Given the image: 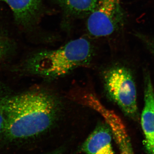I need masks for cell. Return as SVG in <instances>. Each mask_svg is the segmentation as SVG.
Here are the masks:
<instances>
[{
	"instance_id": "obj_1",
	"label": "cell",
	"mask_w": 154,
	"mask_h": 154,
	"mask_svg": "<svg viewBox=\"0 0 154 154\" xmlns=\"http://www.w3.org/2000/svg\"><path fill=\"white\" fill-rule=\"evenodd\" d=\"M60 106L55 96L43 90L7 95L2 143L17 142L44 133L55 123Z\"/></svg>"
},
{
	"instance_id": "obj_2",
	"label": "cell",
	"mask_w": 154,
	"mask_h": 154,
	"mask_svg": "<svg viewBox=\"0 0 154 154\" xmlns=\"http://www.w3.org/2000/svg\"><path fill=\"white\" fill-rule=\"evenodd\" d=\"M93 54L91 42L85 38H78L57 49L34 54L25 61L23 69L30 74L56 79L88 65Z\"/></svg>"
},
{
	"instance_id": "obj_3",
	"label": "cell",
	"mask_w": 154,
	"mask_h": 154,
	"mask_svg": "<svg viewBox=\"0 0 154 154\" xmlns=\"http://www.w3.org/2000/svg\"><path fill=\"white\" fill-rule=\"evenodd\" d=\"M107 94L125 114L134 120L139 119L137 95L132 74L126 68L116 66L106 72L104 77Z\"/></svg>"
},
{
	"instance_id": "obj_4",
	"label": "cell",
	"mask_w": 154,
	"mask_h": 154,
	"mask_svg": "<svg viewBox=\"0 0 154 154\" xmlns=\"http://www.w3.org/2000/svg\"><path fill=\"white\" fill-rule=\"evenodd\" d=\"M126 21L120 0H97L95 10L88 16L87 29L92 36L105 37L123 28Z\"/></svg>"
},
{
	"instance_id": "obj_5",
	"label": "cell",
	"mask_w": 154,
	"mask_h": 154,
	"mask_svg": "<svg viewBox=\"0 0 154 154\" xmlns=\"http://www.w3.org/2000/svg\"><path fill=\"white\" fill-rule=\"evenodd\" d=\"M144 96V105L141 116L143 145L148 154H154V89L148 74L145 76Z\"/></svg>"
},
{
	"instance_id": "obj_6",
	"label": "cell",
	"mask_w": 154,
	"mask_h": 154,
	"mask_svg": "<svg viewBox=\"0 0 154 154\" xmlns=\"http://www.w3.org/2000/svg\"><path fill=\"white\" fill-rule=\"evenodd\" d=\"M0 2L10 7L18 25L28 28L38 21L43 0H0Z\"/></svg>"
},
{
	"instance_id": "obj_7",
	"label": "cell",
	"mask_w": 154,
	"mask_h": 154,
	"mask_svg": "<svg viewBox=\"0 0 154 154\" xmlns=\"http://www.w3.org/2000/svg\"><path fill=\"white\" fill-rule=\"evenodd\" d=\"M112 134L107 124L97 125L83 143L81 150L86 154H115Z\"/></svg>"
},
{
	"instance_id": "obj_8",
	"label": "cell",
	"mask_w": 154,
	"mask_h": 154,
	"mask_svg": "<svg viewBox=\"0 0 154 154\" xmlns=\"http://www.w3.org/2000/svg\"><path fill=\"white\" fill-rule=\"evenodd\" d=\"M69 14L78 17L89 16L96 8L97 0H57Z\"/></svg>"
},
{
	"instance_id": "obj_9",
	"label": "cell",
	"mask_w": 154,
	"mask_h": 154,
	"mask_svg": "<svg viewBox=\"0 0 154 154\" xmlns=\"http://www.w3.org/2000/svg\"><path fill=\"white\" fill-rule=\"evenodd\" d=\"M112 134L120 154H135L126 128L115 130Z\"/></svg>"
},
{
	"instance_id": "obj_10",
	"label": "cell",
	"mask_w": 154,
	"mask_h": 154,
	"mask_svg": "<svg viewBox=\"0 0 154 154\" xmlns=\"http://www.w3.org/2000/svg\"><path fill=\"white\" fill-rule=\"evenodd\" d=\"M14 43L7 38H0V65L14 51Z\"/></svg>"
},
{
	"instance_id": "obj_11",
	"label": "cell",
	"mask_w": 154,
	"mask_h": 154,
	"mask_svg": "<svg viewBox=\"0 0 154 154\" xmlns=\"http://www.w3.org/2000/svg\"><path fill=\"white\" fill-rule=\"evenodd\" d=\"M8 94L0 91V144L2 141L5 125V113H4V102L6 96Z\"/></svg>"
},
{
	"instance_id": "obj_12",
	"label": "cell",
	"mask_w": 154,
	"mask_h": 154,
	"mask_svg": "<svg viewBox=\"0 0 154 154\" xmlns=\"http://www.w3.org/2000/svg\"><path fill=\"white\" fill-rule=\"evenodd\" d=\"M135 34L137 38L145 42L154 54V36H149L140 33H136Z\"/></svg>"
}]
</instances>
